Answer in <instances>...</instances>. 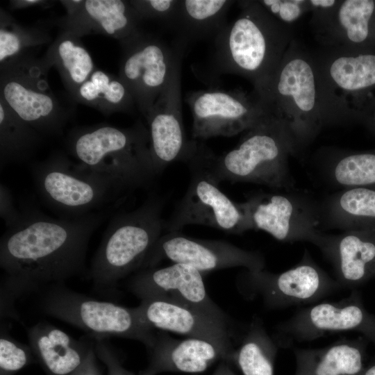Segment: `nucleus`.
Instances as JSON below:
<instances>
[{
    "mask_svg": "<svg viewBox=\"0 0 375 375\" xmlns=\"http://www.w3.org/2000/svg\"><path fill=\"white\" fill-rule=\"evenodd\" d=\"M238 16L216 36L213 67L243 76L261 99L294 38V27L274 18L258 1H238Z\"/></svg>",
    "mask_w": 375,
    "mask_h": 375,
    "instance_id": "nucleus-3",
    "label": "nucleus"
},
{
    "mask_svg": "<svg viewBox=\"0 0 375 375\" xmlns=\"http://www.w3.org/2000/svg\"><path fill=\"white\" fill-rule=\"evenodd\" d=\"M53 3L55 1L46 0H11L9 1V6L10 9L17 10L37 6L47 8L51 6Z\"/></svg>",
    "mask_w": 375,
    "mask_h": 375,
    "instance_id": "nucleus-38",
    "label": "nucleus"
},
{
    "mask_svg": "<svg viewBox=\"0 0 375 375\" xmlns=\"http://www.w3.org/2000/svg\"><path fill=\"white\" fill-rule=\"evenodd\" d=\"M40 306L44 313L90 333L117 335L153 346L152 330L143 326L133 308L100 301L54 285L41 292Z\"/></svg>",
    "mask_w": 375,
    "mask_h": 375,
    "instance_id": "nucleus-10",
    "label": "nucleus"
},
{
    "mask_svg": "<svg viewBox=\"0 0 375 375\" xmlns=\"http://www.w3.org/2000/svg\"><path fill=\"white\" fill-rule=\"evenodd\" d=\"M105 212L55 219L35 210L21 211L0 240L3 292L11 299L63 285L85 269L89 241Z\"/></svg>",
    "mask_w": 375,
    "mask_h": 375,
    "instance_id": "nucleus-1",
    "label": "nucleus"
},
{
    "mask_svg": "<svg viewBox=\"0 0 375 375\" xmlns=\"http://www.w3.org/2000/svg\"><path fill=\"white\" fill-rule=\"evenodd\" d=\"M30 344L48 370L54 375H67L82 364V344L66 332L40 323L28 331Z\"/></svg>",
    "mask_w": 375,
    "mask_h": 375,
    "instance_id": "nucleus-26",
    "label": "nucleus"
},
{
    "mask_svg": "<svg viewBox=\"0 0 375 375\" xmlns=\"http://www.w3.org/2000/svg\"><path fill=\"white\" fill-rule=\"evenodd\" d=\"M162 259L192 266L202 274L235 267L258 272L265 267L264 257L258 251L244 250L224 241L190 238L178 231L161 235L140 269L153 267Z\"/></svg>",
    "mask_w": 375,
    "mask_h": 375,
    "instance_id": "nucleus-15",
    "label": "nucleus"
},
{
    "mask_svg": "<svg viewBox=\"0 0 375 375\" xmlns=\"http://www.w3.org/2000/svg\"><path fill=\"white\" fill-rule=\"evenodd\" d=\"M71 97L107 116L115 112L131 113L137 108L131 92L119 76L99 69H94Z\"/></svg>",
    "mask_w": 375,
    "mask_h": 375,
    "instance_id": "nucleus-27",
    "label": "nucleus"
},
{
    "mask_svg": "<svg viewBox=\"0 0 375 375\" xmlns=\"http://www.w3.org/2000/svg\"><path fill=\"white\" fill-rule=\"evenodd\" d=\"M235 1L179 0L171 28L176 39L187 45L190 42L213 38L225 27L226 15Z\"/></svg>",
    "mask_w": 375,
    "mask_h": 375,
    "instance_id": "nucleus-25",
    "label": "nucleus"
},
{
    "mask_svg": "<svg viewBox=\"0 0 375 375\" xmlns=\"http://www.w3.org/2000/svg\"><path fill=\"white\" fill-rule=\"evenodd\" d=\"M261 100L284 125L295 156L303 153L324 128L344 125L352 117L327 88L313 51L296 39Z\"/></svg>",
    "mask_w": 375,
    "mask_h": 375,
    "instance_id": "nucleus-2",
    "label": "nucleus"
},
{
    "mask_svg": "<svg viewBox=\"0 0 375 375\" xmlns=\"http://www.w3.org/2000/svg\"><path fill=\"white\" fill-rule=\"evenodd\" d=\"M322 227L375 233V189L344 188L320 203Z\"/></svg>",
    "mask_w": 375,
    "mask_h": 375,
    "instance_id": "nucleus-24",
    "label": "nucleus"
},
{
    "mask_svg": "<svg viewBox=\"0 0 375 375\" xmlns=\"http://www.w3.org/2000/svg\"><path fill=\"white\" fill-rule=\"evenodd\" d=\"M88 375H89V374H88Z\"/></svg>",
    "mask_w": 375,
    "mask_h": 375,
    "instance_id": "nucleus-41",
    "label": "nucleus"
},
{
    "mask_svg": "<svg viewBox=\"0 0 375 375\" xmlns=\"http://www.w3.org/2000/svg\"><path fill=\"white\" fill-rule=\"evenodd\" d=\"M67 147L78 162L109 177L124 191L142 187L156 176L149 130L140 120L128 128L106 124L74 128Z\"/></svg>",
    "mask_w": 375,
    "mask_h": 375,
    "instance_id": "nucleus-4",
    "label": "nucleus"
},
{
    "mask_svg": "<svg viewBox=\"0 0 375 375\" xmlns=\"http://www.w3.org/2000/svg\"><path fill=\"white\" fill-rule=\"evenodd\" d=\"M44 57L51 67L57 69L70 96L95 69L92 58L80 38L65 31H60Z\"/></svg>",
    "mask_w": 375,
    "mask_h": 375,
    "instance_id": "nucleus-28",
    "label": "nucleus"
},
{
    "mask_svg": "<svg viewBox=\"0 0 375 375\" xmlns=\"http://www.w3.org/2000/svg\"><path fill=\"white\" fill-rule=\"evenodd\" d=\"M0 13V67L51 40L46 28L20 25L2 8Z\"/></svg>",
    "mask_w": 375,
    "mask_h": 375,
    "instance_id": "nucleus-30",
    "label": "nucleus"
},
{
    "mask_svg": "<svg viewBox=\"0 0 375 375\" xmlns=\"http://www.w3.org/2000/svg\"><path fill=\"white\" fill-rule=\"evenodd\" d=\"M313 52L327 88L352 117L349 98L375 85V54L322 47Z\"/></svg>",
    "mask_w": 375,
    "mask_h": 375,
    "instance_id": "nucleus-22",
    "label": "nucleus"
},
{
    "mask_svg": "<svg viewBox=\"0 0 375 375\" xmlns=\"http://www.w3.org/2000/svg\"><path fill=\"white\" fill-rule=\"evenodd\" d=\"M322 253L333 266L341 288H355L373 278L375 271V233L363 230L325 233Z\"/></svg>",
    "mask_w": 375,
    "mask_h": 375,
    "instance_id": "nucleus-21",
    "label": "nucleus"
},
{
    "mask_svg": "<svg viewBox=\"0 0 375 375\" xmlns=\"http://www.w3.org/2000/svg\"><path fill=\"white\" fill-rule=\"evenodd\" d=\"M193 122L194 140L212 137H232L255 126L270 113L261 99L253 92L210 88L186 94Z\"/></svg>",
    "mask_w": 375,
    "mask_h": 375,
    "instance_id": "nucleus-13",
    "label": "nucleus"
},
{
    "mask_svg": "<svg viewBox=\"0 0 375 375\" xmlns=\"http://www.w3.org/2000/svg\"><path fill=\"white\" fill-rule=\"evenodd\" d=\"M373 278H375V271H374V276H373Z\"/></svg>",
    "mask_w": 375,
    "mask_h": 375,
    "instance_id": "nucleus-40",
    "label": "nucleus"
},
{
    "mask_svg": "<svg viewBox=\"0 0 375 375\" xmlns=\"http://www.w3.org/2000/svg\"><path fill=\"white\" fill-rule=\"evenodd\" d=\"M133 311L145 327L158 328L213 343L224 353L230 337L222 318L196 307L167 298L142 300Z\"/></svg>",
    "mask_w": 375,
    "mask_h": 375,
    "instance_id": "nucleus-18",
    "label": "nucleus"
},
{
    "mask_svg": "<svg viewBox=\"0 0 375 375\" xmlns=\"http://www.w3.org/2000/svg\"><path fill=\"white\" fill-rule=\"evenodd\" d=\"M253 285L272 308L312 305L342 288L306 251L294 267L279 274L249 272Z\"/></svg>",
    "mask_w": 375,
    "mask_h": 375,
    "instance_id": "nucleus-17",
    "label": "nucleus"
},
{
    "mask_svg": "<svg viewBox=\"0 0 375 375\" xmlns=\"http://www.w3.org/2000/svg\"><path fill=\"white\" fill-rule=\"evenodd\" d=\"M162 206L161 199L152 197L138 208L112 217L89 270L97 290L109 292L120 279L140 269L164 231Z\"/></svg>",
    "mask_w": 375,
    "mask_h": 375,
    "instance_id": "nucleus-6",
    "label": "nucleus"
},
{
    "mask_svg": "<svg viewBox=\"0 0 375 375\" xmlns=\"http://www.w3.org/2000/svg\"><path fill=\"white\" fill-rule=\"evenodd\" d=\"M31 172L42 199L69 218L93 212L124 191L109 177L73 162L62 153L33 163Z\"/></svg>",
    "mask_w": 375,
    "mask_h": 375,
    "instance_id": "nucleus-8",
    "label": "nucleus"
},
{
    "mask_svg": "<svg viewBox=\"0 0 375 375\" xmlns=\"http://www.w3.org/2000/svg\"><path fill=\"white\" fill-rule=\"evenodd\" d=\"M295 156L286 128L269 113L245 131L238 144L217 156L209 148L208 158L216 181L246 182L275 190L294 188L289 157Z\"/></svg>",
    "mask_w": 375,
    "mask_h": 375,
    "instance_id": "nucleus-5",
    "label": "nucleus"
},
{
    "mask_svg": "<svg viewBox=\"0 0 375 375\" xmlns=\"http://www.w3.org/2000/svg\"><path fill=\"white\" fill-rule=\"evenodd\" d=\"M42 135L24 122L0 99V166L29 158Z\"/></svg>",
    "mask_w": 375,
    "mask_h": 375,
    "instance_id": "nucleus-29",
    "label": "nucleus"
},
{
    "mask_svg": "<svg viewBox=\"0 0 375 375\" xmlns=\"http://www.w3.org/2000/svg\"><path fill=\"white\" fill-rule=\"evenodd\" d=\"M28 354L25 348L8 337L0 338V367L4 372H16L25 366Z\"/></svg>",
    "mask_w": 375,
    "mask_h": 375,
    "instance_id": "nucleus-36",
    "label": "nucleus"
},
{
    "mask_svg": "<svg viewBox=\"0 0 375 375\" xmlns=\"http://www.w3.org/2000/svg\"><path fill=\"white\" fill-rule=\"evenodd\" d=\"M180 58L154 105L144 117L149 126L150 152L156 175L173 162L186 160L197 140L186 138L182 117Z\"/></svg>",
    "mask_w": 375,
    "mask_h": 375,
    "instance_id": "nucleus-16",
    "label": "nucleus"
},
{
    "mask_svg": "<svg viewBox=\"0 0 375 375\" xmlns=\"http://www.w3.org/2000/svg\"><path fill=\"white\" fill-rule=\"evenodd\" d=\"M130 287L142 300L167 298L222 318L207 296L202 273L192 266L173 263L162 268L143 269L133 276Z\"/></svg>",
    "mask_w": 375,
    "mask_h": 375,
    "instance_id": "nucleus-19",
    "label": "nucleus"
},
{
    "mask_svg": "<svg viewBox=\"0 0 375 375\" xmlns=\"http://www.w3.org/2000/svg\"><path fill=\"white\" fill-rule=\"evenodd\" d=\"M367 341L344 339L322 348L296 349L295 375H360Z\"/></svg>",
    "mask_w": 375,
    "mask_h": 375,
    "instance_id": "nucleus-23",
    "label": "nucleus"
},
{
    "mask_svg": "<svg viewBox=\"0 0 375 375\" xmlns=\"http://www.w3.org/2000/svg\"><path fill=\"white\" fill-rule=\"evenodd\" d=\"M222 354L213 343L200 338H188L176 342L169 353L172 365L186 373L204 372L209 364Z\"/></svg>",
    "mask_w": 375,
    "mask_h": 375,
    "instance_id": "nucleus-33",
    "label": "nucleus"
},
{
    "mask_svg": "<svg viewBox=\"0 0 375 375\" xmlns=\"http://www.w3.org/2000/svg\"><path fill=\"white\" fill-rule=\"evenodd\" d=\"M278 331L287 347L347 331L359 332L375 344V315L365 308L360 292L353 289L339 301L316 303L300 310L281 323Z\"/></svg>",
    "mask_w": 375,
    "mask_h": 375,
    "instance_id": "nucleus-14",
    "label": "nucleus"
},
{
    "mask_svg": "<svg viewBox=\"0 0 375 375\" xmlns=\"http://www.w3.org/2000/svg\"><path fill=\"white\" fill-rule=\"evenodd\" d=\"M363 375H375V365L369 367L363 372Z\"/></svg>",
    "mask_w": 375,
    "mask_h": 375,
    "instance_id": "nucleus-39",
    "label": "nucleus"
},
{
    "mask_svg": "<svg viewBox=\"0 0 375 375\" xmlns=\"http://www.w3.org/2000/svg\"><path fill=\"white\" fill-rule=\"evenodd\" d=\"M140 22L129 1L83 0L74 12L66 14L58 24L61 31L77 37L101 34L119 40L122 45L143 33Z\"/></svg>",
    "mask_w": 375,
    "mask_h": 375,
    "instance_id": "nucleus-20",
    "label": "nucleus"
},
{
    "mask_svg": "<svg viewBox=\"0 0 375 375\" xmlns=\"http://www.w3.org/2000/svg\"><path fill=\"white\" fill-rule=\"evenodd\" d=\"M121 47L119 76L145 117L167 85L187 44L176 39L169 45L158 36L143 32Z\"/></svg>",
    "mask_w": 375,
    "mask_h": 375,
    "instance_id": "nucleus-12",
    "label": "nucleus"
},
{
    "mask_svg": "<svg viewBox=\"0 0 375 375\" xmlns=\"http://www.w3.org/2000/svg\"><path fill=\"white\" fill-rule=\"evenodd\" d=\"M258 2L277 21L291 27L304 14L310 12L309 0H258Z\"/></svg>",
    "mask_w": 375,
    "mask_h": 375,
    "instance_id": "nucleus-35",
    "label": "nucleus"
},
{
    "mask_svg": "<svg viewBox=\"0 0 375 375\" xmlns=\"http://www.w3.org/2000/svg\"><path fill=\"white\" fill-rule=\"evenodd\" d=\"M251 229L263 231L284 242H308L320 249V203L294 188L253 194L240 203Z\"/></svg>",
    "mask_w": 375,
    "mask_h": 375,
    "instance_id": "nucleus-11",
    "label": "nucleus"
},
{
    "mask_svg": "<svg viewBox=\"0 0 375 375\" xmlns=\"http://www.w3.org/2000/svg\"><path fill=\"white\" fill-rule=\"evenodd\" d=\"M140 21L157 20L171 28L178 6L179 0H132L129 1Z\"/></svg>",
    "mask_w": 375,
    "mask_h": 375,
    "instance_id": "nucleus-34",
    "label": "nucleus"
},
{
    "mask_svg": "<svg viewBox=\"0 0 375 375\" xmlns=\"http://www.w3.org/2000/svg\"><path fill=\"white\" fill-rule=\"evenodd\" d=\"M0 215L7 228L16 223L21 215V211L15 207L10 191L3 183L0 187Z\"/></svg>",
    "mask_w": 375,
    "mask_h": 375,
    "instance_id": "nucleus-37",
    "label": "nucleus"
},
{
    "mask_svg": "<svg viewBox=\"0 0 375 375\" xmlns=\"http://www.w3.org/2000/svg\"><path fill=\"white\" fill-rule=\"evenodd\" d=\"M276 344L259 323H253L237 353L243 375H274Z\"/></svg>",
    "mask_w": 375,
    "mask_h": 375,
    "instance_id": "nucleus-32",
    "label": "nucleus"
},
{
    "mask_svg": "<svg viewBox=\"0 0 375 375\" xmlns=\"http://www.w3.org/2000/svg\"><path fill=\"white\" fill-rule=\"evenodd\" d=\"M51 68L33 53L0 67V99L42 136L61 135L71 115L49 87Z\"/></svg>",
    "mask_w": 375,
    "mask_h": 375,
    "instance_id": "nucleus-7",
    "label": "nucleus"
},
{
    "mask_svg": "<svg viewBox=\"0 0 375 375\" xmlns=\"http://www.w3.org/2000/svg\"><path fill=\"white\" fill-rule=\"evenodd\" d=\"M208 147L197 142L186 160L190 173L188 188L177 203L169 219L164 222L167 233L179 231L196 224L240 234L251 230L240 203H235L219 188L210 166Z\"/></svg>",
    "mask_w": 375,
    "mask_h": 375,
    "instance_id": "nucleus-9",
    "label": "nucleus"
},
{
    "mask_svg": "<svg viewBox=\"0 0 375 375\" xmlns=\"http://www.w3.org/2000/svg\"><path fill=\"white\" fill-rule=\"evenodd\" d=\"M328 176L344 188L375 189V152H339L328 163Z\"/></svg>",
    "mask_w": 375,
    "mask_h": 375,
    "instance_id": "nucleus-31",
    "label": "nucleus"
}]
</instances>
